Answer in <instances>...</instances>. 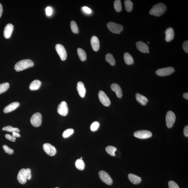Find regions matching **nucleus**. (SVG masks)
I'll list each match as a JSON object with an SVG mask.
<instances>
[{
    "label": "nucleus",
    "mask_w": 188,
    "mask_h": 188,
    "mask_svg": "<svg viewBox=\"0 0 188 188\" xmlns=\"http://www.w3.org/2000/svg\"><path fill=\"white\" fill-rule=\"evenodd\" d=\"M167 10V7L162 3H159L153 6L149 11V14L153 16H159L164 14Z\"/></svg>",
    "instance_id": "nucleus-1"
},
{
    "label": "nucleus",
    "mask_w": 188,
    "mask_h": 188,
    "mask_svg": "<svg viewBox=\"0 0 188 188\" xmlns=\"http://www.w3.org/2000/svg\"><path fill=\"white\" fill-rule=\"evenodd\" d=\"M34 66V63L31 60L25 59L21 60L16 63L14 66V69L16 71H20Z\"/></svg>",
    "instance_id": "nucleus-2"
},
{
    "label": "nucleus",
    "mask_w": 188,
    "mask_h": 188,
    "mask_svg": "<svg viewBox=\"0 0 188 188\" xmlns=\"http://www.w3.org/2000/svg\"><path fill=\"white\" fill-rule=\"evenodd\" d=\"M108 29L112 33L120 34L123 30V26L121 24L113 22H109L107 24Z\"/></svg>",
    "instance_id": "nucleus-3"
},
{
    "label": "nucleus",
    "mask_w": 188,
    "mask_h": 188,
    "mask_svg": "<svg viewBox=\"0 0 188 188\" xmlns=\"http://www.w3.org/2000/svg\"><path fill=\"white\" fill-rule=\"evenodd\" d=\"M176 116L173 111H168L166 115V123L167 127L170 128L173 126L176 120Z\"/></svg>",
    "instance_id": "nucleus-4"
},
{
    "label": "nucleus",
    "mask_w": 188,
    "mask_h": 188,
    "mask_svg": "<svg viewBox=\"0 0 188 188\" xmlns=\"http://www.w3.org/2000/svg\"><path fill=\"white\" fill-rule=\"evenodd\" d=\"M31 124L35 127H39L42 122V116L39 113H36L31 116Z\"/></svg>",
    "instance_id": "nucleus-5"
},
{
    "label": "nucleus",
    "mask_w": 188,
    "mask_h": 188,
    "mask_svg": "<svg viewBox=\"0 0 188 188\" xmlns=\"http://www.w3.org/2000/svg\"><path fill=\"white\" fill-rule=\"evenodd\" d=\"M135 137L141 139L149 138L152 137V134L150 131L146 130H141L136 131L134 133Z\"/></svg>",
    "instance_id": "nucleus-6"
},
{
    "label": "nucleus",
    "mask_w": 188,
    "mask_h": 188,
    "mask_svg": "<svg viewBox=\"0 0 188 188\" xmlns=\"http://www.w3.org/2000/svg\"><path fill=\"white\" fill-rule=\"evenodd\" d=\"M174 69L172 67H168L159 69L156 71V74L159 76H168L173 73Z\"/></svg>",
    "instance_id": "nucleus-7"
},
{
    "label": "nucleus",
    "mask_w": 188,
    "mask_h": 188,
    "mask_svg": "<svg viewBox=\"0 0 188 188\" xmlns=\"http://www.w3.org/2000/svg\"><path fill=\"white\" fill-rule=\"evenodd\" d=\"M100 178L101 180L108 185H111L113 184V180L109 174L104 171L101 170L99 173Z\"/></svg>",
    "instance_id": "nucleus-8"
},
{
    "label": "nucleus",
    "mask_w": 188,
    "mask_h": 188,
    "mask_svg": "<svg viewBox=\"0 0 188 188\" xmlns=\"http://www.w3.org/2000/svg\"><path fill=\"white\" fill-rule=\"evenodd\" d=\"M56 49L60 58L62 61H64L67 58V53L65 49L62 45L57 44L56 45Z\"/></svg>",
    "instance_id": "nucleus-9"
},
{
    "label": "nucleus",
    "mask_w": 188,
    "mask_h": 188,
    "mask_svg": "<svg viewBox=\"0 0 188 188\" xmlns=\"http://www.w3.org/2000/svg\"><path fill=\"white\" fill-rule=\"evenodd\" d=\"M57 111L61 116H66L69 113V108L67 104L65 101H63L58 106Z\"/></svg>",
    "instance_id": "nucleus-10"
},
{
    "label": "nucleus",
    "mask_w": 188,
    "mask_h": 188,
    "mask_svg": "<svg viewBox=\"0 0 188 188\" xmlns=\"http://www.w3.org/2000/svg\"><path fill=\"white\" fill-rule=\"evenodd\" d=\"M98 96L100 101L104 106L108 107L110 105V100L104 91H100L98 94Z\"/></svg>",
    "instance_id": "nucleus-11"
},
{
    "label": "nucleus",
    "mask_w": 188,
    "mask_h": 188,
    "mask_svg": "<svg viewBox=\"0 0 188 188\" xmlns=\"http://www.w3.org/2000/svg\"><path fill=\"white\" fill-rule=\"evenodd\" d=\"M43 148L46 154L50 156L55 155L56 150L54 146L49 143H45L43 145Z\"/></svg>",
    "instance_id": "nucleus-12"
},
{
    "label": "nucleus",
    "mask_w": 188,
    "mask_h": 188,
    "mask_svg": "<svg viewBox=\"0 0 188 188\" xmlns=\"http://www.w3.org/2000/svg\"><path fill=\"white\" fill-rule=\"evenodd\" d=\"M17 179L20 183L22 184L26 183L27 180L26 169H22L20 170L18 174Z\"/></svg>",
    "instance_id": "nucleus-13"
},
{
    "label": "nucleus",
    "mask_w": 188,
    "mask_h": 188,
    "mask_svg": "<svg viewBox=\"0 0 188 188\" xmlns=\"http://www.w3.org/2000/svg\"><path fill=\"white\" fill-rule=\"evenodd\" d=\"M136 45L137 49L141 52L146 53L149 51V48L147 44L142 41H138L136 43Z\"/></svg>",
    "instance_id": "nucleus-14"
},
{
    "label": "nucleus",
    "mask_w": 188,
    "mask_h": 188,
    "mask_svg": "<svg viewBox=\"0 0 188 188\" xmlns=\"http://www.w3.org/2000/svg\"><path fill=\"white\" fill-rule=\"evenodd\" d=\"M13 29H14V26L13 24H9L6 25L4 28V35L6 39H9L11 37Z\"/></svg>",
    "instance_id": "nucleus-15"
},
{
    "label": "nucleus",
    "mask_w": 188,
    "mask_h": 188,
    "mask_svg": "<svg viewBox=\"0 0 188 188\" xmlns=\"http://www.w3.org/2000/svg\"><path fill=\"white\" fill-rule=\"evenodd\" d=\"M91 44L92 49L95 51H98L100 48V42L97 37L93 36L91 40Z\"/></svg>",
    "instance_id": "nucleus-16"
},
{
    "label": "nucleus",
    "mask_w": 188,
    "mask_h": 188,
    "mask_svg": "<svg viewBox=\"0 0 188 188\" xmlns=\"http://www.w3.org/2000/svg\"><path fill=\"white\" fill-rule=\"evenodd\" d=\"M19 103L18 102L12 103L4 108V112L7 113L14 111L19 107Z\"/></svg>",
    "instance_id": "nucleus-17"
},
{
    "label": "nucleus",
    "mask_w": 188,
    "mask_h": 188,
    "mask_svg": "<svg viewBox=\"0 0 188 188\" xmlns=\"http://www.w3.org/2000/svg\"><path fill=\"white\" fill-rule=\"evenodd\" d=\"M111 89L116 93V96L119 98L122 97V92L120 86L117 84L113 83L111 86Z\"/></svg>",
    "instance_id": "nucleus-18"
},
{
    "label": "nucleus",
    "mask_w": 188,
    "mask_h": 188,
    "mask_svg": "<svg viewBox=\"0 0 188 188\" xmlns=\"http://www.w3.org/2000/svg\"><path fill=\"white\" fill-rule=\"evenodd\" d=\"M165 39L167 42H170L173 39L174 37V29L171 27H169L166 29L165 31Z\"/></svg>",
    "instance_id": "nucleus-19"
},
{
    "label": "nucleus",
    "mask_w": 188,
    "mask_h": 188,
    "mask_svg": "<svg viewBox=\"0 0 188 188\" xmlns=\"http://www.w3.org/2000/svg\"><path fill=\"white\" fill-rule=\"evenodd\" d=\"M77 90L80 96L84 98L85 96L86 89L83 83L81 81H79L77 84Z\"/></svg>",
    "instance_id": "nucleus-20"
},
{
    "label": "nucleus",
    "mask_w": 188,
    "mask_h": 188,
    "mask_svg": "<svg viewBox=\"0 0 188 188\" xmlns=\"http://www.w3.org/2000/svg\"><path fill=\"white\" fill-rule=\"evenodd\" d=\"M136 100L140 104L144 106L147 104L148 102V100L146 96L137 93L136 95Z\"/></svg>",
    "instance_id": "nucleus-21"
},
{
    "label": "nucleus",
    "mask_w": 188,
    "mask_h": 188,
    "mask_svg": "<svg viewBox=\"0 0 188 188\" xmlns=\"http://www.w3.org/2000/svg\"><path fill=\"white\" fill-rule=\"evenodd\" d=\"M128 177L130 182L134 184H139L141 182V178L134 174H129Z\"/></svg>",
    "instance_id": "nucleus-22"
},
{
    "label": "nucleus",
    "mask_w": 188,
    "mask_h": 188,
    "mask_svg": "<svg viewBox=\"0 0 188 188\" xmlns=\"http://www.w3.org/2000/svg\"><path fill=\"white\" fill-rule=\"evenodd\" d=\"M41 85V81L39 80H35L31 83L29 86V89L31 90H36L39 89Z\"/></svg>",
    "instance_id": "nucleus-23"
},
{
    "label": "nucleus",
    "mask_w": 188,
    "mask_h": 188,
    "mask_svg": "<svg viewBox=\"0 0 188 188\" xmlns=\"http://www.w3.org/2000/svg\"><path fill=\"white\" fill-rule=\"evenodd\" d=\"M125 62L128 65H131L134 63V60L132 56L129 53H125L124 55Z\"/></svg>",
    "instance_id": "nucleus-24"
},
{
    "label": "nucleus",
    "mask_w": 188,
    "mask_h": 188,
    "mask_svg": "<svg viewBox=\"0 0 188 188\" xmlns=\"http://www.w3.org/2000/svg\"><path fill=\"white\" fill-rule=\"evenodd\" d=\"M77 51L80 59L82 61H85L87 58L86 52L84 50L79 48H78Z\"/></svg>",
    "instance_id": "nucleus-25"
},
{
    "label": "nucleus",
    "mask_w": 188,
    "mask_h": 188,
    "mask_svg": "<svg viewBox=\"0 0 188 188\" xmlns=\"http://www.w3.org/2000/svg\"><path fill=\"white\" fill-rule=\"evenodd\" d=\"M105 59L106 61L111 66H114L115 65V60L112 54H106Z\"/></svg>",
    "instance_id": "nucleus-26"
},
{
    "label": "nucleus",
    "mask_w": 188,
    "mask_h": 188,
    "mask_svg": "<svg viewBox=\"0 0 188 188\" xmlns=\"http://www.w3.org/2000/svg\"><path fill=\"white\" fill-rule=\"evenodd\" d=\"M125 9L128 12H131L132 11L133 7V4L130 0H126L124 1Z\"/></svg>",
    "instance_id": "nucleus-27"
},
{
    "label": "nucleus",
    "mask_w": 188,
    "mask_h": 188,
    "mask_svg": "<svg viewBox=\"0 0 188 188\" xmlns=\"http://www.w3.org/2000/svg\"><path fill=\"white\" fill-rule=\"evenodd\" d=\"M75 166L79 170H83L85 167L83 161L80 159H77L75 162Z\"/></svg>",
    "instance_id": "nucleus-28"
},
{
    "label": "nucleus",
    "mask_w": 188,
    "mask_h": 188,
    "mask_svg": "<svg viewBox=\"0 0 188 188\" xmlns=\"http://www.w3.org/2000/svg\"><path fill=\"white\" fill-rule=\"evenodd\" d=\"M106 152L110 155L114 156H115V152L117 150V149L114 146H109L106 147Z\"/></svg>",
    "instance_id": "nucleus-29"
},
{
    "label": "nucleus",
    "mask_w": 188,
    "mask_h": 188,
    "mask_svg": "<svg viewBox=\"0 0 188 188\" xmlns=\"http://www.w3.org/2000/svg\"><path fill=\"white\" fill-rule=\"evenodd\" d=\"M114 8L116 12H120L122 10V3L120 0H116L114 2Z\"/></svg>",
    "instance_id": "nucleus-30"
},
{
    "label": "nucleus",
    "mask_w": 188,
    "mask_h": 188,
    "mask_svg": "<svg viewBox=\"0 0 188 188\" xmlns=\"http://www.w3.org/2000/svg\"><path fill=\"white\" fill-rule=\"evenodd\" d=\"M3 131H6L9 132H19L20 130L19 129L16 128H13L12 126H5L2 129Z\"/></svg>",
    "instance_id": "nucleus-31"
},
{
    "label": "nucleus",
    "mask_w": 188,
    "mask_h": 188,
    "mask_svg": "<svg viewBox=\"0 0 188 188\" xmlns=\"http://www.w3.org/2000/svg\"><path fill=\"white\" fill-rule=\"evenodd\" d=\"M9 87L10 84L7 82L0 84V94L5 92L9 89Z\"/></svg>",
    "instance_id": "nucleus-32"
},
{
    "label": "nucleus",
    "mask_w": 188,
    "mask_h": 188,
    "mask_svg": "<svg viewBox=\"0 0 188 188\" xmlns=\"http://www.w3.org/2000/svg\"><path fill=\"white\" fill-rule=\"evenodd\" d=\"M71 31L74 34H79V30L76 22L74 21H72L71 22Z\"/></svg>",
    "instance_id": "nucleus-33"
},
{
    "label": "nucleus",
    "mask_w": 188,
    "mask_h": 188,
    "mask_svg": "<svg viewBox=\"0 0 188 188\" xmlns=\"http://www.w3.org/2000/svg\"><path fill=\"white\" fill-rule=\"evenodd\" d=\"M74 132V130L72 129H69L65 130L63 133L62 136L64 138H67L69 137L73 134Z\"/></svg>",
    "instance_id": "nucleus-34"
},
{
    "label": "nucleus",
    "mask_w": 188,
    "mask_h": 188,
    "mask_svg": "<svg viewBox=\"0 0 188 188\" xmlns=\"http://www.w3.org/2000/svg\"><path fill=\"white\" fill-rule=\"evenodd\" d=\"M100 126L99 123L98 122H94L92 123L90 126L91 130L92 131H95L98 129Z\"/></svg>",
    "instance_id": "nucleus-35"
},
{
    "label": "nucleus",
    "mask_w": 188,
    "mask_h": 188,
    "mask_svg": "<svg viewBox=\"0 0 188 188\" xmlns=\"http://www.w3.org/2000/svg\"><path fill=\"white\" fill-rule=\"evenodd\" d=\"M3 149H4L5 152L6 153L12 154H13V153H14V151H13L12 149H10V148L6 145H3Z\"/></svg>",
    "instance_id": "nucleus-36"
},
{
    "label": "nucleus",
    "mask_w": 188,
    "mask_h": 188,
    "mask_svg": "<svg viewBox=\"0 0 188 188\" xmlns=\"http://www.w3.org/2000/svg\"><path fill=\"white\" fill-rule=\"evenodd\" d=\"M168 186L169 188H180L178 184L173 181H170Z\"/></svg>",
    "instance_id": "nucleus-37"
},
{
    "label": "nucleus",
    "mask_w": 188,
    "mask_h": 188,
    "mask_svg": "<svg viewBox=\"0 0 188 188\" xmlns=\"http://www.w3.org/2000/svg\"><path fill=\"white\" fill-rule=\"evenodd\" d=\"M45 11L46 14L48 16H50L52 14V9L49 6L46 7Z\"/></svg>",
    "instance_id": "nucleus-38"
},
{
    "label": "nucleus",
    "mask_w": 188,
    "mask_h": 188,
    "mask_svg": "<svg viewBox=\"0 0 188 188\" xmlns=\"http://www.w3.org/2000/svg\"><path fill=\"white\" fill-rule=\"evenodd\" d=\"M6 138L9 140L13 142H15L16 140V138L13 137L12 136H11V135L9 134H6L5 135Z\"/></svg>",
    "instance_id": "nucleus-39"
},
{
    "label": "nucleus",
    "mask_w": 188,
    "mask_h": 188,
    "mask_svg": "<svg viewBox=\"0 0 188 188\" xmlns=\"http://www.w3.org/2000/svg\"><path fill=\"white\" fill-rule=\"evenodd\" d=\"M183 48L184 50L187 54L188 53V41H186L183 43Z\"/></svg>",
    "instance_id": "nucleus-40"
},
{
    "label": "nucleus",
    "mask_w": 188,
    "mask_h": 188,
    "mask_svg": "<svg viewBox=\"0 0 188 188\" xmlns=\"http://www.w3.org/2000/svg\"><path fill=\"white\" fill-rule=\"evenodd\" d=\"M26 175H27V179L30 180L31 178V170L29 168L26 169Z\"/></svg>",
    "instance_id": "nucleus-41"
},
{
    "label": "nucleus",
    "mask_w": 188,
    "mask_h": 188,
    "mask_svg": "<svg viewBox=\"0 0 188 188\" xmlns=\"http://www.w3.org/2000/svg\"><path fill=\"white\" fill-rule=\"evenodd\" d=\"M82 9L84 12H85L86 13H88V14H90V13H91V12H92L91 10L89 8L86 6L83 7L82 8Z\"/></svg>",
    "instance_id": "nucleus-42"
},
{
    "label": "nucleus",
    "mask_w": 188,
    "mask_h": 188,
    "mask_svg": "<svg viewBox=\"0 0 188 188\" xmlns=\"http://www.w3.org/2000/svg\"><path fill=\"white\" fill-rule=\"evenodd\" d=\"M184 133L185 136L186 137H188V126H187L185 127L184 130Z\"/></svg>",
    "instance_id": "nucleus-43"
},
{
    "label": "nucleus",
    "mask_w": 188,
    "mask_h": 188,
    "mask_svg": "<svg viewBox=\"0 0 188 188\" xmlns=\"http://www.w3.org/2000/svg\"><path fill=\"white\" fill-rule=\"evenodd\" d=\"M12 136L14 137H21L19 133L17 132H12Z\"/></svg>",
    "instance_id": "nucleus-44"
},
{
    "label": "nucleus",
    "mask_w": 188,
    "mask_h": 188,
    "mask_svg": "<svg viewBox=\"0 0 188 188\" xmlns=\"http://www.w3.org/2000/svg\"><path fill=\"white\" fill-rule=\"evenodd\" d=\"M3 12V7L2 5L0 3V18L1 17Z\"/></svg>",
    "instance_id": "nucleus-45"
},
{
    "label": "nucleus",
    "mask_w": 188,
    "mask_h": 188,
    "mask_svg": "<svg viewBox=\"0 0 188 188\" xmlns=\"http://www.w3.org/2000/svg\"><path fill=\"white\" fill-rule=\"evenodd\" d=\"M183 97L184 98L188 100V93H185V94H183Z\"/></svg>",
    "instance_id": "nucleus-46"
},
{
    "label": "nucleus",
    "mask_w": 188,
    "mask_h": 188,
    "mask_svg": "<svg viewBox=\"0 0 188 188\" xmlns=\"http://www.w3.org/2000/svg\"><path fill=\"white\" fill-rule=\"evenodd\" d=\"M80 159H82V157H81Z\"/></svg>",
    "instance_id": "nucleus-47"
},
{
    "label": "nucleus",
    "mask_w": 188,
    "mask_h": 188,
    "mask_svg": "<svg viewBox=\"0 0 188 188\" xmlns=\"http://www.w3.org/2000/svg\"><path fill=\"white\" fill-rule=\"evenodd\" d=\"M147 53H149V51H148Z\"/></svg>",
    "instance_id": "nucleus-48"
},
{
    "label": "nucleus",
    "mask_w": 188,
    "mask_h": 188,
    "mask_svg": "<svg viewBox=\"0 0 188 188\" xmlns=\"http://www.w3.org/2000/svg\"><path fill=\"white\" fill-rule=\"evenodd\" d=\"M59 188V187H56V188Z\"/></svg>",
    "instance_id": "nucleus-49"
},
{
    "label": "nucleus",
    "mask_w": 188,
    "mask_h": 188,
    "mask_svg": "<svg viewBox=\"0 0 188 188\" xmlns=\"http://www.w3.org/2000/svg\"><path fill=\"white\" fill-rule=\"evenodd\" d=\"M148 43H149V42H148Z\"/></svg>",
    "instance_id": "nucleus-50"
}]
</instances>
